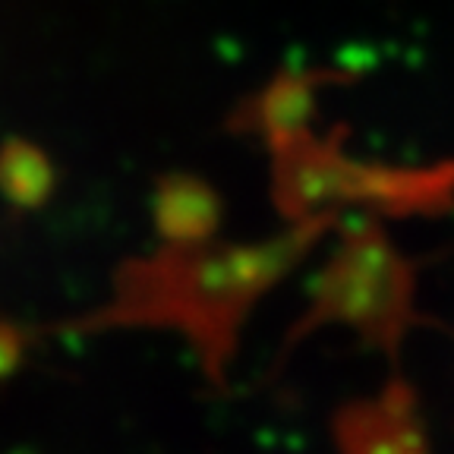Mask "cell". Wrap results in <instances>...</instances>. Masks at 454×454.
Here are the masks:
<instances>
[{
    "label": "cell",
    "instance_id": "cell-1",
    "mask_svg": "<svg viewBox=\"0 0 454 454\" xmlns=\"http://www.w3.org/2000/svg\"><path fill=\"white\" fill-rule=\"evenodd\" d=\"M344 454H426L417 426L407 419L404 407H379L369 413H354L340 426Z\"/></svg>",
    "mask_w": 454,
    "mask_h": 454
}]
</instances>
